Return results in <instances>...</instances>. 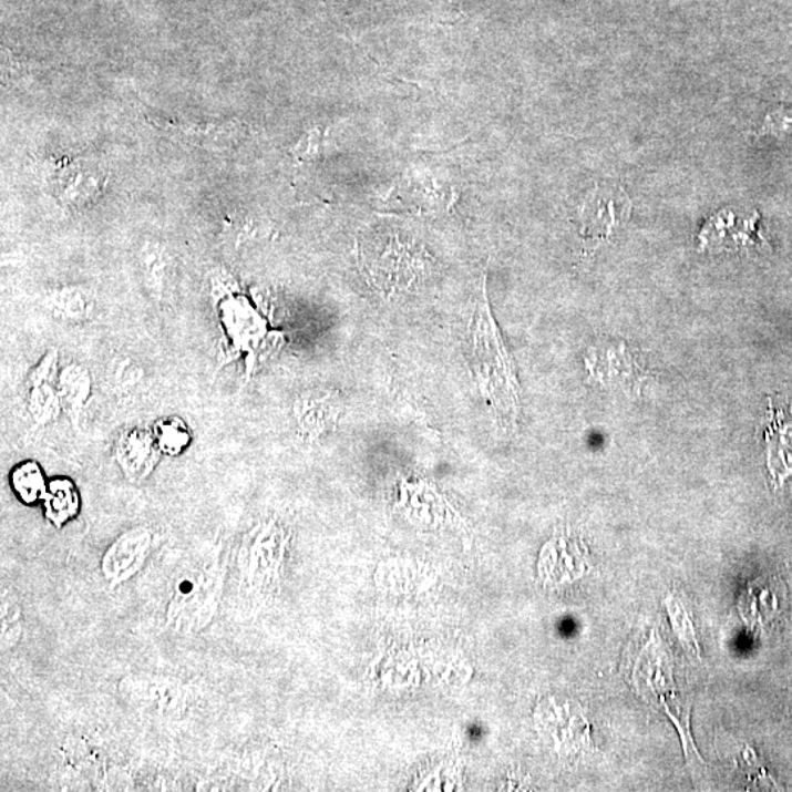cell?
<instances>
[{
	"instance_id": "52a82bcc",
	"label": "cell",
	"mask_w": 792,
	"mask_h": 792,
	"mask_svg": "<svg viewBox=\"0 0 792 792\" xmlns=\"http://www.w3.org/2000/svg\"><path fill=\"white\" fill-rule=\"evenodd\" d=\"M54 181L58 185V196L70 209H81L101 196L103 178L99 172L90 171L76 163L65 169H59Z\"/></svg>"
},
{
	"instance_id": "277c9868",
	"label": "cell",
	"mask_w": 792,
	"mask_h": 792,
	"mask_svg": "<svg viewBox=\"0 0 792 792\" xmlns=\"http://www.w3.org/2000/svg\"><path fill=\"white\" fill-rule=\"evenodd\" d=\"M120 691L135 708L158 717H179L188 706L187 687L172 678L130 676L121 681Z\"/></svg>"
},
{
	"instance_id": "7c38bea8",
	"label": "cell",
	"mask_w": 792,
	"mask_h": 792,
	"mask_svg": "<svg viewBox=\"0 0 792 792\" xmlns=\"http://www.w3.org/2000/svg\"><path fill=\"white\" fill-rule=\"evenodd\" d=\"M769 469L776 482H784L792 474V414L772 410V424L768 434Z\"/></svg>"
},
{
	"instance_id": "5b68a950",
	"label": "cell",
	"mask_w": 792,
	"mask_h": 792,
	"mask_svg": "<svg viewBox=\"0 0 792 792\" xmlns=\"http://www.w3.org/2000/svg\"><path fill=\"white\" fill-rule=\"evenodd\" d=\"M161 456L153 432L142 428L122 432L113 448V459L131 483H142L155 472Z\"/></svg>"
},
{
	"instance_id": "8992f818",
	"label": "cell",
	"mask_w": 792,
	"mask_h": 792,
	"mask_svg": "<svg viewBox=\"0 0 792 792\" xmlns=\"http://www.w3.org/2000/svg\"><path fill=\"white\" fill-rule=\"evenodd\" d=\"M56 369L58 352L52 350L40 360V363L29 374L27 410H29L31 419L40 425L54 422L63 410L58 383L54 384Z\"/></svg>"
},
{
	"instance_id": "3957f363",
	"label": "cell",
	"mask_w": 792,
	"mask_h": 792,
	"mask_svg": "<svg viewBox=\"0 0 792 792\" xmlns=\"http://www.w3.org/2000/svg\"><path fill=\"white\" fill-rule=\"evenodd\" d=\"M155 547V533L138 526L121 533L101 559V573L111 587L121 586L142 572Z\"/></svg>"
},
{
	"instance_id": "e0dca14e",
	"label": "cell",
	"mask_w": 792,
	"mask_h": 792,
	"mask_svg": "<svg viewBox=\"0 0 792 792\" xmlns=\"http://www.w3.org/2000/svg\"><path fill=\"white\" fill-rule=\"evenodd\" d=\"M0 628H2L3 650L16 647L22 636V610L20 604L4 590L0 605Z\"/></svg>"
},
{
	"instance_id": "30bf717a",
	"label": "cell",
	"mask_w": 792,
	"mask_h": 792,
	"mask_svg": "<svg viewBox=\"0 0 792 792\" xmlns=\"http://www.w3.org/2000/svg\"><path fill=\"white\" fill-rule=\"evenodd\" d=\"M758 219V215H754L753 219L747 222L742 228L737 230L736 216L731 212L723 210L713 216L712 219L706 224L704 228L700 233L701 248H740L749 246L751 243L750 234L754 230V222Z\"/></svg>"
},
{
	"instance_id": "6da1fadb",
	"label": "cell",
	"mask_w": 792,
	"mask_h": 792,
	"mask_svg": "<svg viewBox=\"0 0 792 792\" xmlns=\"http://www.w3.org/2000/svg\"><path fill=\"white\" fill-rule=\"evenodd\" d=\"M473 359L480 389L505 428H514L518 415V387L508 351L497 332L486 294L474 313Z\"/></svg>"
},
{
	"instance_id": "5bb4252c",
	"label": "cell",
	"mask_w": 792,
	"mask_h": 792,
	"mask_svg": "<svg viewBox=\"0 0 792 792\" xmlns=\"http://www.w3.org/2000/svg\"><path fill=\"white\" fill-rule=\"evenodd\" d=\"M618 206V202L608 194L590 198L582 212L584 233L597 239L608 238L614 226L621 224V217H627L630 212L619 210Z\"/></svg>"
},
{
	"instance_id": "4fadbf2b",
	"label": "cell",
	"mask_w": 792,
	"mask_h": 792,
	"mask_svg": "<svg viewBox=\"0 0 792 792\" xmlns=\"http://www.w3.org/2000/svg\"><path fill=\"white\" fill-rule=\"evenodd\" d=\"M92 374L81 364H68L58 376V391L62 409L71 418H79L92 397Z\"/></svg>"
},
{
	"instance_id": "7a4b0ae2",
	"label": "cell",
	"mask_w": 792,
	"mask_h": 792,
	"mask_svg": "<svg viewBox=\"0 0 792 792\" xmlns=\"http://www.w3.org/2000/svg\"><path fill=\"white\" fill-rule=\"evenodd\" d=\"M224 578V568L217 559L185 569L167 604V626L188 634L205 630L219 609Z\"/></svg>"
},
{
	"instance_id": "8fae6325",
	"label": "cell",
	"mask_w": 792,
	"mask_h": 792,
	"mask_svg": "<svg viewBox=\"0 0 792 792\" xmlns=\"http://www.w3.org/2000/svg\"><path fill=\"white\" fill-rule=\"evenodd\" d=\"M44 517L52 526L62 528L79 517L81 496L79 487L68 477H56L49 482L43 497Z\"/></svg>"
},
{
	"instance_id": "9a60e30c",
	"label": "cell",
	"mask_w": 792,
	"mask_h": 792,
	"mask_svg": "<svg viewBox=\"0 0 792 792\" xmlns=\"http://www.w3.org/2000/svg\"><path fill=\"white\" fill-rule=\"evenodd\" d=\"M49 483L43 469L35 461H24L18 464L11 473V487L18 500L24 505H35L43 502Z\"/></svg>"
},
{
	"instance_id": "ba28073f",
	"label": "cell",
	"mask_w": 792,
	"mask_h": 792,
	"mask_svg": "<svg viewBox=\"0 0 792 792\" xmlns=\"http://www.w3.org/2000/svg\"><path fill=\"white\" fill-rule=\"evenodd\" d=\"M147 120L152 125L157 126L163 133L171 134L172 138L183 143L198 144V146H209V144H226L229 142L235 131V125L230 122L225 124H189V122L167 121L165 117L147 113Z\"/></svg>"
},
{
	"instance_id": "9c48e42d",
	"label": "cell",
	"mask_w": 792,
	"mask_h": 792,
	"mask_svg": "<svg viewBox=\"0 0 792 792\" xmlns=\"http://www.w3.org/2000/svg\"><path fill=\"white\" fill-rule=\"evenodd\" d=\"M43 306L53 319L68 321V323H80V321L92 319L96 301L89 289L62 287L49 291L44 296Z\"/></svg>"
},
{
	"instance_id": "ac0fdd59",
	"label": "cell",
	"mask_w": 792,
	"mask_h": 792,
	"mask_svg": "<svg viewBox=\"0 0 792 792\" xmlns=\"http://www.w3.org/2000/svg\"><path fill=\"white\" fill-rule=\"evenodd\" d=\"M143 379V370L134 361L121 360L113 370L112 383L117 391H130Z\"/></svg>"
},
{
	"instance_id": "2e32d148",
	"label": "cell",
	"mask_w": 792,
	"mask_h": 792,
	"mask_svg": "<svg viewBox=\"0 0 792 792\" xmlns=\"http://www.w3.org/2000/svg\"><path fill=\"white\" fill-rule=\"evenodd\" d=\"M158 451L162 455L179 456L193 442L192 430L178 418L161 419L153 428Z\"/></svg>"
},
{
	"instance_id": "d6986e66",
	"label": "cell",
	"mask_w": 792,
	"mask_h": 792,
	"mask_svg": "<svg viewBox=\"0 0 792 792\" xmlns=\"http://www.w3.org/2000/svg\"><path fill=\"white\" fill-rule=\"evenodd\" d=\"M667 606L669 615H671L672 626L676 628L678 637H680L681 641L686 642L688 646L692 642V645L696 646V649L699 650V646H697V638L695 636V631H692L690 618H688L686 609L682 608L681 604H673L672 600H667Z\"/></svg>"
}]
</instances>
